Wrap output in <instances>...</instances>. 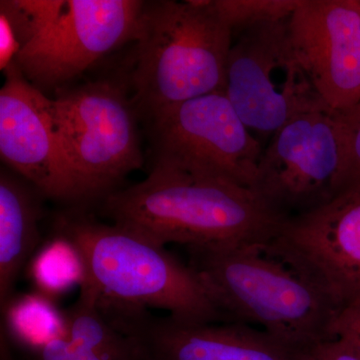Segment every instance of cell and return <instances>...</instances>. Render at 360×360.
Listing matches in <instances>:
<instances>
[{"instance_id":"obj_4","label":"cell","mask_w":360,"mask_h":360,"mask_svg":"<svg viewBox=\"0 0 360 360\" xmlns=\"http://www.w3.org/2000/svg\"><path fill=\"white\" fill-rule=\"evenodd\" d=\"M232 40L214 0L144 1L134 39L137 108L148 116L224 92Z\"/></svg>"},{"instance_id":"obj_19","label":"cell","mask_w":360,"mask_h":360,"mask_svg":"<svg viewBox=\"0 0 360 360\" xmlns=\"http://www.w3.org/2000/svg\"><path fill=\"white\" fill-rule=\"evenodd\" d=\"M330 333L333 338L347 341L360 352V298L336 311Z\"/></svg>"},{"instance_id":"obj_2","label":"cell","mask_w":360,"mask_h":360,"mask_svg":"<svg viewBox=\"0 0 360 360\" xmlns=\"http://www.w3.org/2000/svg\"><path fill=\"white\" fill-rule=\"evenodd\" d=\"M188 265L226 322L258 324L302 352L333 340L338 309L267 243L186 246Z\"/></svg>"},{"instance_id":"obj_8","label":"cell","mask_w":360,"mask_h":360,"mask_svg":"<svg viewBox=\"0 0 360 360\" xmlns=\"http://www.w3.org/2000/svg\"><path fill=\"white\" fill-rule=\"evenodd\" d=\"M343 165L345 141L338 111H307L270 137L252 191L288 219L333 200Z\"/></svg>"},{"instance_id":"obj_9","label":"cell","mask_w":360,"mask_h":360,"mask_svg":"<svg viewBox=\"0 0 360 360\" xmlns=\"http://www.w3.org/2000/svg\"><path fill=\"white\" fill-rule=\"evenodd\" d=\"M269 250L336 309L360 298V182L310 212L288 217Z\"/></svg>"},{"instance_id":"obj_10","label":"cell","mask_w":360,"mask_h":360,"mask_svg":"<svg viewBox=\"0 0 360 360\" xmlns=\"http://www.w3.org/2000/svg\"><path fill=\"white\" fill-rule=\"evenodd\" d=\"M143 4L137 0H68L14 63L37 89L60 86L120 45L134 41Z\"/></svg>"},{"instance_id":"obj_5","label":"cell","mask_w":360,"mask_h":360,"mask_svg":"<svg viewBox=\"0 0 360 360\" xmlns=\"http://www.w3.org/2000/svg\"><path fill=\"white\" fill-rule=\"evenodd\" d=\"M290 18L233 34L227 61L225 96L246 127L266 137L298 115L329 108L298 58Z\"/></svg>"},{"instance_id":"obj_22","label":"cell","mask_w":360,"mask_h":360,"mask_svg":"<svg viewBox=\"0 0 360 360\" xmlns=\"http://www.w3.org/2000/svg\"><path fill=\"white\" fill-rule=\"evenodd\" d=\"M71 352H72L73 360H105L103 357L99 356L98 354H94V352L82 347V345H75L70 342Z\"/></svg>"},{"instance_id":"obj_14","label":"cell","mask_w":360,"mask_h":360,"mask_svg":"<svg viewBox=\"0 0 360 360\" xmlns=\"http://www.w3.org/2000/svg\"><path fill=\"white\" fill-rule=\"evenodd\" d=\"M40 191L11 169L0 174V305L8 304L21 270L40 241Z\"/></svg>"},{"instance_id":"obj_6","label":"cell","mask_w":360,"mask_h":360,"mask_svg":"<svg viewBox=\"0 0 360 360\" xmlns=\"http://www.w3.org/2000/svg\"><path fill=\"white\" fill-rule=\"evenodd\" d=\"M53 103L82 205L103 200L143 163L137 106L110 82L82 85Z\"/></svg>"},{"instance_id":"obj_16","label":"cell","mask_w":360,"mask_h":360,"mask_svg":"<svg viewBox=\"0 0 360 360\" xmlns=\"http://www.w3.org/2000/svg\"><path fill=\"white\" fill-rule=\"evenodd\" d=\"M34 264V276L42 288L58 291L75 283H82L84 272L75 251L63 238L53 240L42 250Z\"/></svg>"},{"instance_id":"obj_12","label":"cell","mask_w":360,"mask_h":360,"mask_svg":"<svg viewBox=\"0 0 360 360\" xmlns=\"http://www.w3.org/2000/svg\"><path fill=\"white\" fill-rule=\"evenodd\" d=\"M99 307L134 341L139 360H300V352L248 324L182 321L108 302Z\"/></svg>"},{"instance_id":"obj_13","label":"cell","mask_w":360,"mask_h":360,"mask_svg":"<svg viewBox=\"0 0 360 360\" xmlns=\"http://www.w3.org/2000/svg\"><path fill=\"white\" fill-rule=\"evenodd\" d=\"M291 39L315 89L331 110L360 101V0H300Z\"/></svg>"},{"instance_id":"obj_15","label":"cell","mask_w":360,"mask_h":360,"mask_svg":"<svg viewBox=\"0 0 360 360\" xmlns=\"http://www.w3.org/2000/svg\"><path fill=\"white\" fill-rule=\"evenodd\" d=\"M79 296L66 311L68 340L105 360H139L134 341L120 333L99 307V293L89 284L80 285Z\"/></svg>"},{"instance_id":"obj_21","label":"cell","mask_w":360,"mask_h":360,"mask_svg":"<svg viewBox=\"0 0 360 360\" xmlns=\"http://www.w3.org/2000/svg\"><path fill=\"white\" fill-rule=\"evenodd\" d=\"M34 360H73L66 333L49 338L37 347Z\"/></svg>"},{"instance_id":"obj_17","label":"cell","mask_w":360,"mask_h":360,"mask_svg":"<svg viewBox=\"0 0 360 360\" xmlns=\"http://www.w3.org/2000/svg\"><path fill=\"white\" fill-rule=\"evenodd\" d=\"M300 0H214L219 13L236 34L245 28L290 18Z\"/></svg>"},{"instance_id":"obj_1","label":"cell","mask_w":360,"mask_h":360,"mask_svg":"<svg viewBox=\"0 0 360 360\" xmlns=\"http://www.w3.org/2000/svg\"><path fill=\"white\" fill-rule=\"evenodd\" d=\"M103 210L158 245L184 248L269 243L288 219L250 188L155 165L139 184L106 196Z\"/></svg>"},{"instance_id":"obj_20","label":"cell","mask_w":360,"mask_h":360,"mask_svg":"<svg viewBox=\"0 0 360 360\" xmlns=\"http://www.w3.org/2000/svg\"><path fill=\"white\" fill-rule=\"evenodd\" d=\"M300 360H360V352L347 341L333 338L300 352Z\"/></svg>"},{"instance_id":"obj_11","label":"cell","mask_w":360,"mask_h":360,"mask_svg":"<svg viewBox=\"0 0 360 360\" xmlns=\"http://www.w3.org/2000/svg\"><path fill=\"white\" fill-rule=\"evenodd\" d=\"M0 90V155L45 198L82 205L79 187L53 99L30 84L15 63L4 70Z\"/></svg>"},{"instance_id":"obj_3","label":"cell","mask_w":360,"mask_h":360,"mask_svg":"<svg viewBox=\"0 0 360 360\" xmlns=\"http://www.w3.org/2000/svg\"><path fill=\"white\" fill-rule=\"evenodd\" d=\"M53 236L75 251L82 284L96 288L103 302L167 310L182 321L226 322L191 266L134 229L75 210L56 219Z\"/></svg>"},{"instance_id":"obj_7","label":"cell","mask_w":360,"mask_h":360,"mask_svg":"<svg viewBox=\"0 0 360 360\" xmlns=\"http://www.w3.org/2000/svg\"><path fill=\"white\" fill-rule=\"evenodd\" d=\"M148 117L155 167L252 191L264 148L224 92L188 99Z\"/></svg>"},{"instance_id":"obj_18","label":"cell","mask_w":360,"mask_h":360,"mask_svg":"<svg viewBox=\"0 0 360 360\" xmlns=\"http://www.w3.org/2000/svg\"><path fill=\"white\" fill-rule=\"evenodd\" d=\"M338 115L345 141V165L338 186L340 193L345 187L360 182V101Z\"/></svg>"}]
</instances>
